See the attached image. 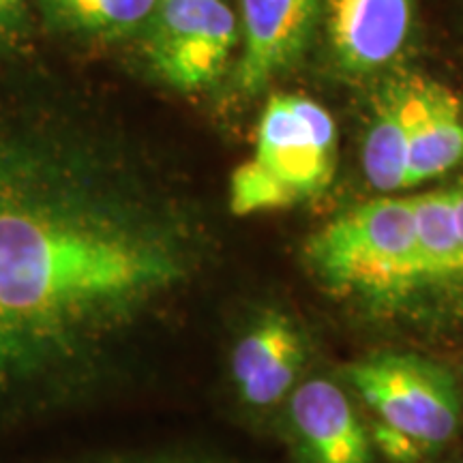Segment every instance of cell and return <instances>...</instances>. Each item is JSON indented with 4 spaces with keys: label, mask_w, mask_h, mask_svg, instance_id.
Returning <instances> with one entry per match:
<instances>
[{
    "label": "cell",
    "mask_w": 463,
    "mask_h": 463,
    "mask_svg": "<svg viewBox=\"0 0 463 463\" xmlns=\"http://www.w3.org/2000/svg\"><path fill=\"white\" fill-rule=\"evenodd\" d=\"M183 277L164 225L48 150L0 142V436L65 403Z\"/></svg>",
    "instance_id": "cell-1"
},
{
    "label": "cell",
    "mask_w": 463,
    "mask_h": 463,
    "mask_svg": "<svg viewBox=\"0 0 463 463\" xmlns=\"http://www.w3.org/2000/svg\"><path fill=\"white\" fill-rule=\"evenodd\" d=\"M337 161V127L320 103L273 95L260 116L253 155L230 178L234 215L277 211L328 187Z\"/></svg>",
    "instance_id": "cell-2"
},
{
    "label": "cell",
    "mask_w": 463,
    "mask_h": 463,
    "mask_svg": "<svg viewBox=\"0 0 463 463\" xmlns=\"http://www.w3.org/2000/svg\"><path fill=\"white\" fill-rule=\"evenodd\" d=\"M311 270L333 289L386 298L420 286L412 198H378L341 213L307 242Z\"/></svg>",
    "instance_id": "cell-3"
},
{
    "label": "cell",
    "mask_w": 463,
    "mask_h": 463,
    "mask_svg": "<svg viewBox=\"0 0 463 463\" xmlns=\"http://www.w3.org/2000/svg\"><path fill=\"white\" fill-rule=\"evenodd\" d=\"M375 416L373 442L395 463H416L459 427V395L442 367L412 354H375L347 367Z\"/></svg>",
    "instance_id": "cell-4"
},
{
    "label": "cell",
    "mask_w": 463,
    "mask_h": 463,
    "mask_svg": "<svg viewBox=\"0 0 463 463\" xmlns=\"http://www.w3.org/2000/svg\"><path fill=\"white\" fill-rule=\"evenodd\" d=\"M146 26L150 67L178 90L217 82L239 39L223 0H159Z\"/></svg>",
    "instance_id": "cell-5"
},
{
    "label": "cell",
    "mask_w": 463,
    "mask_h": 463,
    "mask_svg": "<svg viewBox=\"0 0 463 463\" xmlns=\"http://www.w3.org/2000/svg\"><path fill=\"white\" fill-rule=\"evenodd\" d=\"M322 0H241L242 50L236 89L256 95L303 54Z\"/></svg>",
    "instance_id": "cell-6"
},
{
    "label": "cell",
    "mask_w": 463,
    "mask_h": 463,
    "mask_svg": "<svg viewBox=\"0 0 463 463\" xmlns=\"http://www.w3.org/2000/svg\"><path fill=\"white\" fill-rule=\"evenodd\" d=\"M414 0H326L328 42L345 73L389 67L412 33Z\"/></svg>",
    "instance_id": "cell-7"
},
{
    "label": "cell",
    "mask_w": 463,
    "mask_h": 463,
    "mask_svg": "<svg viewBox=\"0 0 463 463\" xmlns=\"http://www.w3.org/2000/svg\"><path fill=\"white\" fill-rule=\"evenodd\" d=\"M463 164V108L449 86L408 80V178L405 189Z\"/></svg>",
    "instance_id": "cell-8"
},
{
    "label": "cell",
    "mask_w": 463,
    "mask_h": 463,
    "mask_svg": "<svg viewBox=\"0 0 463 463\" xmlns=\"http://www.w3.org/2000/svg\"><path fill=\"white\" fill-rule=\"evenodd\" d=\"M289 419L314 463H372L361 420L337 384L309 380L289 399Z\"/></svg>",
    "instance_id": "cell-9"
},
{
    "label": "cell",
    "mask_w": 463,
    "mask_h": 463,
    "mask_svg": "<svg viewBox=\"0 0 463 463\" xmlns=\"http://www.w3.org/2000/svg\"><path fill=\"white\" fill-rule=\"evenodd\" d=\"M305 350L286 316H266L239 341L232 354V373L249 405H273L292 389Z\"/></svg>",
    "instance_id": "cell-10"
},
{
    "label": "cell",
    "mask_w": 463,
    "mask_h": 463,
    "mask_svg": "<svg viewBox=\"0 0 463 463\" xmlns=\"http://www.w3.org/2000/svg\"><path fill=\"white\" fill-rule=\"evenodd\" d=\"M363 170L382 194L405 189L408 178V82L392 84L375 103L363 144Z\"/></svg>",
    "instance_id": "cell-11"
},
{
    "label": "cell",
    "mask_w": 463,
    "mask_h": 463,
    "mask_svg": "<svg viewBox=\"0 0 463 463\" xmlns=\"http://www.w3.org/2000/svg\"><path fill=\"white\" fill-rule=\"evenodd\" d=\"M412 206L420 286L461 279L463 251L455 223L453 189L412 195Z\"/></svg>",
    "instance_id": "cell-12"
},
{
    "label": "cell",
    "mask_w": 463,
    "mask_h": 463,
    "mask_svg": "<svg viewBox=\"0 0 463 463\" xmlns=\"http://www.w3.org/2000/svg\"><path fill=\"white\" fill-rule=\"evenodd\" d=\"M73 26L101 37H120L146 26L159 0H52Z\"/></svg>",
    "instance_id": "cell-13"
},
{
    "label": "cell",
    "mask_w": 463,
    "mask_h": 463,
    "mask_svg": "<svg viewBox=\"0 0 463 463\" xmlns=\"http://www.w3.org/2000/svg\"><path fill=\"white\" fill-rule=\"evenodd\" d=\"M453 206H455L457 234H459L461 251H463V184H459V187H453Z\"/></svg>",
    "instance_id": "cell-14"
},
{
    "label": "cell",
    "mask_w": 463,
    "mask_h": 463,
    "mask_svg": "<svg viewBox=\"0 0 463 463\" xmlns=\"http://www.w3.org/2000/svg\"><path fill=\"white\" fill-rule=\"evenodd\" d=\"M17 3H20V0H0V26L15 14Z\"/></svg>",
    "instance_id": "cell-15"
}]
</instances>
